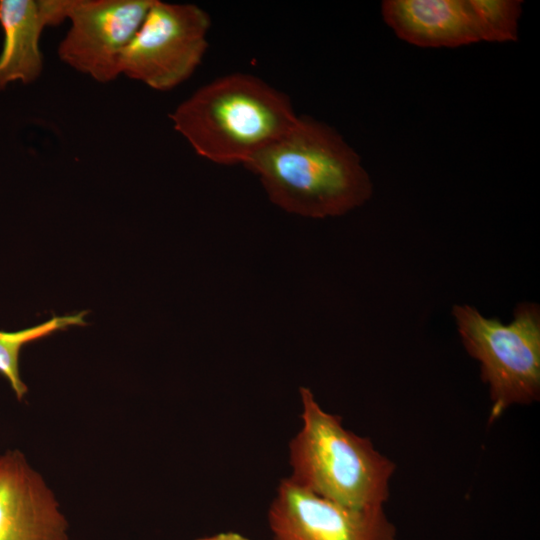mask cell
Wrapping results in <instances>:
<instances>
[{
  "mask_svg": "<svg viewBox=\"0 0 540 540\" xmlns=\"http://www.w3.org/2000/svg\"><path fill=\"white\" fill-rule=\"evenodd\" d=\"M86 314L87 311H82L76 315L55 316L31 328L15 332L0 331V374L7 379L18 400H22L28 391L19 371V355L22 347L69 326L85 325Z\"/></svg>",
  "mask_w": 540,
  "mask_h": 540,
  "instance_id": "obj_11",
  "label": "cell"
},
{
  "mask_svg": "<svg viewBox=\"0 0 540 540\" xmlns=\"http://www.w3.org/2000/svg\"><path fill=\"white\" fill-rule=\"evenodd\" d=\"M52 491L19 450L0 456V540H68Z\"/></svg>",
  "mask_w": 540,
  "mask_h": 540,
  "instance_id": "obj_8",
  "label": "cell"
},
{
  "mask_svg": "<svg viewBox=\"0 0 540 540\" xmlns=\"http://www.w3.org/2000/svg\"><path fill=\"white\" fill-rule=\"evenodd\" d=\"M452 315L468 354L480 364L491 400L489 423L514 405L540 398V309L522 302L509 324L484 317L475 307L454 305Z\"/></svg>",
  "mask_w": 540,
  "mask_h": 540,
  "instance_id": "obj_4",
  "label": "cell"
},
{
  "mask_svg": "<svg viewBox=\"0 0 540 540\" xmlns=\"http://www.w3.org/2000/svg\"><path fill=\"white\" fill-rule=\"evenodd\" d=\"M153 0H70V27L57 49L59 59L98 83L120 74L124 51Z\"/></svg>",
  "mask_w": 540,
  "mask_h": 540,
  "instance_id": "obj_6",
  "label": "cell"
},
{
  "mask_svg": "<svg viewBox=\"0 0 540 540\" xmlns=\"http://www.w3.org/2000/svg\"><path fill=\"white\" fill-rule=\"evenodd\" d=\"M197 540H249L248 538L234 532L219 533L212 536L199 538Z\"/></svg>",
  "mask_w": 540,
  "mask_h": 540,
  "instance_id": "obj_13",
  "label": "cell"
},
{
  "mask_svg": "<svg viewBox=\"0 0 540 540\" xmlns=\"http://www.w3.org/2000/svg\"><path fill=\"white\" fill-rule=\"evenodd\" d=\"M382 15L402 40L421 47L481 41L471 0H387Z\"/></svg>",
  "mask_w": 540,
  "mask_h": 540,
  "instance_id": "obj_10",
  "label": "cell"
},
{
  "mask_svg": "<svg viewBox=\"0 0 540 540\" xmlns=\"http://www.w3.org/2000/svg\"><path fill=\"white\" fill-rule=\"evenodd\" d=\"M268 522L273 540H398L384 508L358 510L342 506L283 479Z\"/></svg>",
  "mask_w": 540,
  "mask_h": 540,
  "instance_id": "obj_7",
  "label": "cell"
},
{
  "mask_svg": "<svg viewBox=\"0 0 540 540\" xmlns=\"http://www.w3.org/2000/svg\"><path fill=\"white\" fill-rule=\"evenodd\" d=\"M169 117L199 156L244 165L288 132L299 116L283 92L254 75L233 73L197 89Z\"/></svg>",
  "mask_w": 540,
  "mask_h": 540,
  "instance_id": "obj_2",
  "label": "cell"
},
{
  "mask_svg": "<svg viewBox=\"0 0 540 540\" xmlns=\"http://www.w3.org/2000/svg\"><path fill=\"white\" fill-rule=\"evenodd\" d=\"M69 6L70 0H0V90L14 81L30 84L40 77L41 35L67 20Z\"/></svg>",
  "mask_w": 540,
  "mask_h": 540,
  "instance_id": "obj_9",
  "label": "cell"
},
{
  "mask_svg": "<svg viewBox=\"0 0 540 540\" xmlns=\"http://www.w3.org/2000/svg\"><path fill=\"white\" fill-rule=\"evenodd\" d=\"M481 41L508 42L518 37L522 2L516 0H471Z\"/></svg>",
  "mask_w": 540,
  "mask_h": 540,
  "instance_id": "obj_12",
  "label": "cell"
},
{
  "mask_svg": "<svg viewBox=\"0 0 540 540\" xmlns=\"http://www.w3.org/2000/svg\"><path fill=\"white\" fill-rule=\"evenodd\" d=\"M300 398L302 425L289 445V478L348 508H384L395 463L369 438L346 429L340 416L325 411L310 389L301 387Z\"/></svg>",
  "mask_w": 540,
  "mask_h": 540,
  "instance_id": "obj_3",
  "label": "cell"
},
{
  "mask_svg": "<svg viewBox=\"0 0 540 540\" xmlns=\"http://www.w3.org/2000/svg\"><path fill=\"white\" fill-rule=\"evenodd\" d=\"M244 166L274 204L300 216L343 215L372 195L359 155L336 130L307 116Z\"/></svg>",
  "mask_w": 540,
  "mask_h": 540,
  "instance_id": "obj_1",
  "label": "cell"
},
{
  "mask_svg": "<svg viewBox=\"0 0 540 540\" xmlns=\"http://www.w3.org/2000/svg\"><path fill=\"white\" fill-rule=\"evenodd\" d=\"M210 25L208 13L195 4L153 0L124 51L120 74L158 91L177 87L201 63Z\"/></svg>",
  "mask_w": 540,
  "mask_h": 540,
  "instance_id": "obj_5",
  "label": "cell"
}]
</instances>
